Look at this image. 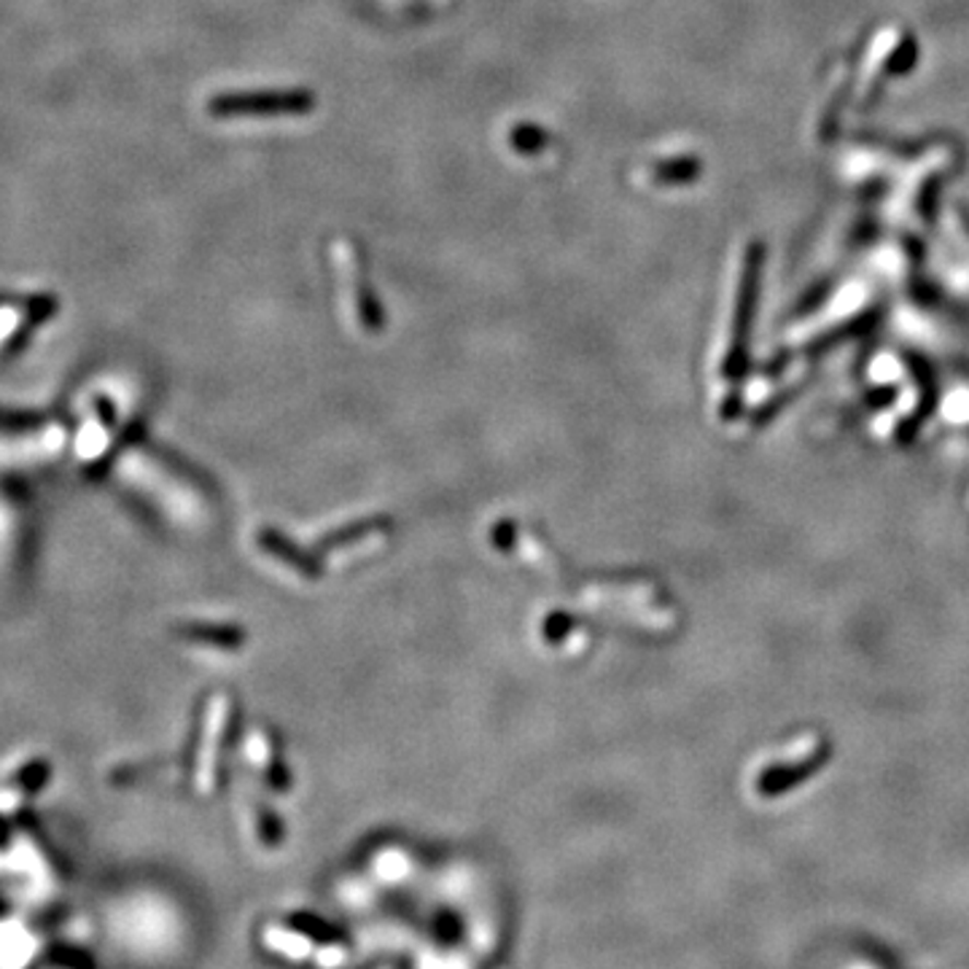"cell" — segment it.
Wrapping results in <instances>:
<instances>
[{
  "mask_svg": "<svg viewBox=\"0 0 969 969\" xmlns=\"http://www.w3.org/2000/svg\"><path fill=\"white\" fill-rule=\"evenodd\" d=\"M51 779V765L46 757H27L16 763L0 781V811L16 814L25 808L33 797Z\"/></svg>",
  "mask_w": 969,
  "mask_h": 969,
  "instance_id": "cell-4",
  "label": "cell"
},
{
  "mask_svg": "<svg viewBox=\"0 0 969 969\" xmlns=\"http://www.w3.org/2000/svg\"><path fill=\"white\" fill-rule=\"evenodd\" d=\"M307 92H259V95H218L208 103L213 116H272L310 111Z\"/></svg>",
  "mask_w": 969,
  "mask_h": 969,
  "instance_id": "cell-3",
  "label": "cell"
},
{
  "mask_svg": "<svg viewBox=\"0 0 969 969\" xmlns=\"http://www.w3.org/2000/svg\"><path fill=\"white\" fill-rule=\"evenodd\" d=\"M71 426V448L68 452L75 458L86 474H106L116 452L125 448L127 439L138 432L132 423L121 421V410L116 399L103 388L86 393L81 410H75Z\"/></svg>",
  "mask_w": 969,
  "mask_h": 969,
  "instance_id": "cell-1",
  "label": "cell"
},
{
  "mask_svg": "<svg viewBox=\"0 0 969 969\" xmlns=\"http://www.w3.org/2000/svg\"><path fill=\"white\" fill-rule=\"evenodd\" d=\"M25 507L16 498V493L0 491V568L16 566L14 558L22 553V539H25Z\"/></svg>",
  "mask_w": 969,
  "mask_h": 969,
  "instance_id": "cell-5",
  "label": "cell"
},
{
  "mask_svg": "<svg viewBox=\"0 0 969 969\" xmlns=\"http://www.w3.org/2000/svg\"><path fill=\"white\" fill-rule=\"evenodd\" d=\"M71 448V426L57 417H0V474L49 466Z\"/></svg>",
  "mask_w": 969,
  "mask_h": 969,
  "instance_id": "cell-2",
  "label": "cell"
}]
</instances>
